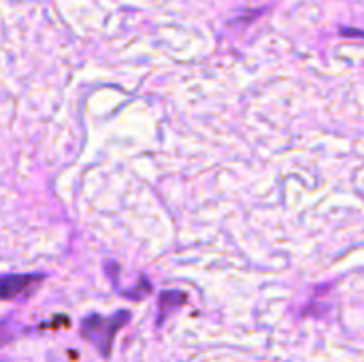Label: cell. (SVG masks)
<instances>
[{
	"instance_id": "obj_1",
	"label": "cell",
	"mask_w": 364,
	"mask_h": 362,
	"mask_svg": "<svg viewBox=\"0 0 364 362\" xmlns=\"http://www.w3.org/2000/svg\"><path fill=\"white\" fill-rule=\"evenodd\" d=\"M128 320H130V312H117L111 318L92 314L81 322V337L87 339L102 356H109L115 335L128 324Z\"/></svg>"
},
{
	"instance_id": "obj_2",
	"label": "cell",
	"mask_w": 364,
	"mask_h": 362,
	"mask_svg": "<svg viewBox=\"0 0 364 362\" xmlns=\"http://www.w3.org/2000/svg\"><path fill=\"white\" fill-rule=\"evenodd\" d=\"M41 280H43V275H4L2 277V299L13 301L19 294L30 292Z\"/></svg>"
},
{
	"instance_id": "obj_3",
	"label": "cell",
	"mask_w": 364,
	"mask_h": 362,
	"mask_svg": "<svg viewBox=\"0 0 364 362\" xmlns=\"http://www.w3.org/2000/svg\"><path fill=\"white\" fill-rule=\"evenodd\" d=\"M186 301H188V297L183 292H179V290H164L158 297V322L156 324L160 326L168 318V314L179 309Z\"/></svg>"
},
{
	"instance_id": "obj_4",
	"label": "cell",
	"mask_w": 364,
	"mask_h": 362,
	"mask_svg": "<svg viewBox=\"0 0 364 362\" xmlns=\"http://www.w3.org/2000/svg\"><path fill=\"white\" fill-rule=\"evenodd\" d=\"M149 290H151V286H149V282L143 277L141 280V286L136 288H132V290H124V297H128V299H132V301H139V299H143L145 294H149Z\"/></svg>"
}]
</instances>
